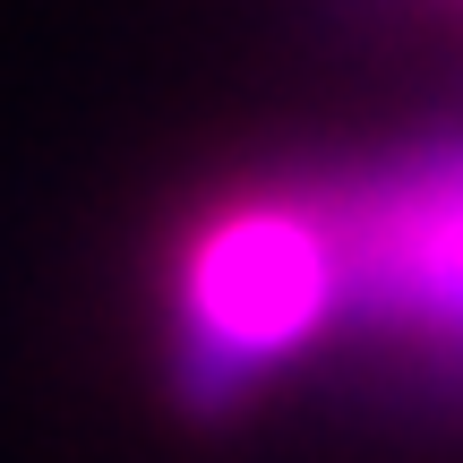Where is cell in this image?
I'll return each mask as SVG.
<instances>
[{
  "instance_id": "1",
  "label": "cell",
  "mask_w": 463,
  "mask_h": 463,
  "mask_svg": "<svg viewBox=\"0 0 463 463\" xmlns=\"http://www.w3.org/2000/svg\"><path fill=\"white\" fill-rule=\"evenodd\" d=\"M335 275H344L335 232H317L300 215H232L198 249L189 317L215 344V361H266V352L300 344L326 317Z\"/></svg>"
},
{
  "instance_id": "2",
  "label": "cell",
  "mask_w": 463,
  "mask_h": 463,
  "mask_svg": "<svg viewBox=\"0 0 463 463\" xmlns=\"http://www.w3.org/2000/svg\"><path fill=\"white\" fill-rule=\"evenodd\" d=\"M369 266H378L386 292L420 300L438 317H463V172L386 206L378 241H369Z\"/></svg>"
}]
</instances>
